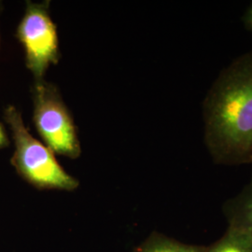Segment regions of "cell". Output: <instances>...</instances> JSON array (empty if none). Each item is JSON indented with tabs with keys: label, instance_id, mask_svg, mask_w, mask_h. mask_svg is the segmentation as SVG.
<instances>
[{
	"label": "cell",
	"instance_id": "6da1fadb",
	"mask_svg": "<svg viewBox=\"0 0 252 252\" xmlns=\"http://www.w3.org/2000/svg\"><path fill=\"white\" fill-rule=\"evenodd\" d=\"M204 141L215 164L252 163V52L221 70L203 103Z\"/></svg>",
	"mask_w": 252,
	"mask_h": 252
},
{
	"label": "cell",
	"instance_id": "7a4b0ae2",
	"mask_svg": "<svg viewBox=\"0 0 252 252\" xmlns=\"http://www.w3.org/2000/svg\"><path fill=\"white\" fill-rule=\"evenodd\" d=\"M4 119L15 146L10 162L21 178L39 189L72 191L79 187L80 182L65 172L54 153L29 133L18 108L8 106L4 110Z\"/></svg>",
	"mask_w": 252,
	"mask_h": 252
},
{
	"label": "cell",
	"instance_id": "3957f363",
	"mask_svg": "<svg viewBox=\"0 0 252 252\" xmlns=\"http://www.w3.org/2000/svg\"><path fill=\"white\" fill-rule=\"evenodd\" d=\"M32 94L34 124L46 146L56 154L79 158L81 149L77 128L57 87L44 80L36 81Z\"/></svg>",
	"mask_w": 252,
	"mask_h": 252
},
{
	"label": "cell",
	"instance_id": "277c9868",
	"mask_svg": "<svg viewBox=\"0 0 252 252\" xmlns=\"http://www.w3.org/2000/svg\"><path fill=\"white\" fill-rule=\"evenodd\" d=\"M50 1H27V9L16 30L24 47L26 65L36 81L44 80L47 69L60 58L57 28L50 16Z\"/></svg>",
	"mask_w": 252,
	"mask_h": 252
},
{
	"label": "cell",
	"instance_id": "5b68a950",
	"mask_svg": "<svg viewBox=\"0 0 252 252\" xmlns=\"http://www.w3.org/2000/svg\"><path fill=\"white\" fill-rule=\"evenodd\" d=\"M228 226L243 230L252 236V174L248 183L221 207Z\"/></svg>",
	"mask_w": 252,
	"mask_h": 252
},
{
	"label": "cell",
	"instance_id": "8992f818",
	"mask_svg": "<svg viewBox=\"0 0 252 252\" xmlns=\"http://www.w3.org/2000/svg\"><path fill=\"white\" fill-rule=\"evenodd\" d=\"M206 248L205 245L183 243L154 231L135 248L134 252H205Z\"/></svg>",
	"mask_w": 252,
	"mask_h": 252
},
{
	"label": "cell",
	"instance_id": "52a82bcc",
	"mask_svg": "<svg viewBox=\"0 0 252 252\" xmlns=\"http://www.w3.org/2000/svg\"><path fill=\"white\" fill-rule=\"evenodd\" d=\"M205 252H252V236L238 228L228 226L224 234Z\"/></svg>",
	"mask_w": 252,
	"mask_h": 252
},
{
	"label": "cell",
	"instance_id": "ba28073f",
	"mask_svg": "<svg viewBox=\"0 0 252 252\" xmlns=\"http://www.w3.org/2000/svg\"><path fill=\"white\" fill-rule=\"evenodd\" d=\"M9 145V136L6 133L5 127L0 123V149L7 148Z\"/></svg>",
	"mask_w": 252,
	"mask_h": 252
},
{
	"label": "cell",
	"instance_id": "9c48e42d",
	"mask_svg": "<svg viewBox=\"0 0 252 252\" xmlns=\"http://www.w3.org/2000/svg\"><path fill=\"white\" fill-rule=\"evenodd\" d=\"M245 27H247L251 32H252V5L247 9L243 17Z\"/></svg>",
	"mask_w": 252,
	"mask_h": 252
},
{
	"label": "cell",
	"instance_id": "30bf717a",
	"mask_svg": "<svg viewBox=\"0 0 252 252\" xmlns=\"http://www.w3.org/2000/svg\"><path fill=\"white\" fill-rule=\"evenodd\" d=\"M2 8H3V5H2V3L0 2V13H1V10H2Z\"/></svg>",
	"mask_w": 252,
	"mask_h": 252
}]
</instances>
